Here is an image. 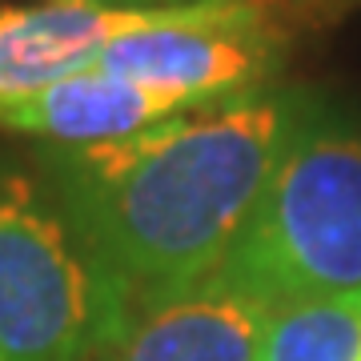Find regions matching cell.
Listing matches in <instances>:
<instances>
[{
	"instance_id": "3",
	"label": "cell",
	"mask_w": 361,
	"mask_h": 361,
	"mask_svg": "<svg viewBox=\"0 0 361 361\" xmlns=\"http://www.w3.org/2000/svg\"><path fill=\"white\" fill-rule=\"evenodd\" d=\"M217 273L273 310L361 289V133L305 125Z\"/></svg>"
},
{
	"instance_id": "6",
	"label": "cell",
	"mask_w": 361,
	"mask_h": 361,
	"mask_svg": "<svg viewBox=\"0 0 361 361\" xmlns=\"http://www.w3.org/2000/svg\"><path fill=\"white\" fill-rule=\"evenodd\" d=\"M173 8L177 4H92V0L0 8V109L20 104L56 80L92 68L116 37L161 25Z\"/></svg>"
},
{
	"instance_id": "4",
	"label": "cell",
	"mask_w": 361,
	"mask_h": 361,
	"mask_svg": "<svg viewBox=\"0 0 361 361\" xmlns=\"http://www.w3.org/2000/svg\"><path fill=\"white\" fill-rule=\"evenodd\" d=\"M281 20L257 4H177L161 25L133 28L97 56L113 77L185 92L205 104L245 97L281 61Z\"/></svg>"
},
{
	"instance_id": "2",
	"label": "cell",
	"mask_w": 361,
	"mask_h": 361,
	"mask_svg": "<svg viewBox=\"0 0 361 361\" xmlns=\"http://www.w3.org/2000/svg\"><path fill=\"white\" fill-rule=\"evenodd\" d=\"M133 297L44 177L0 157V361H92Z\"/></svg>"
},
{
	"instance_id": "5",
	"label": "cell",
	"mask_w": 361,
	"mask_h": 361,
	"mask_svg": "<svg viewBox=\"0 0 361 361\" xmlns=\"http://www.w3.org/2000/svg\"><path fill=\"white\" fill-rule=\"evenodd\" d=\"M273 305L225 273L145 301L104 361H257Z\"/></svg>"
},
{
	"instance_id": "8",
	"label": "cell",
	"mask_w": 361,
	"mask_h": 361,
	"mask_svg": "<svg viewBox=\"0 0 361 361\" xmlns=\"http://www.w3.org/2000/svg\"><path fill=\"white\" fill-rule=\"evenodd\" d=\"M257 361H361V289L281 305Z\"/></svg>"
},
{
	"instance_id": "10",
	"label": "cell",
	"mask_w": 361,
	"mask_h": 361,
	"mask_svg": "<svg viewBox=\"0 0 361 361\" xmlns=\"http://www.w3.org/2000/svg\"><path fill=\"white\" fill-rule=\"evenodd\" d=\"M297 4H305L310 13H317V4H325V0H297Z\"/></svg>"
},
{
	"instance_id": "1",
	"label": "cell",
	"mask_w": 361,
	"mask_h": 361,
	"mask_svg": "<svg viewBox=\"0 0 361 361\" xmlns=\"http://www.w3.org/2000/svg\"><path fill=\"white\" fill-rule=\"evenodd\" d=\"M301 129L297 97L245 92L121 141L56 145L40 169L141 310L225 265Z\"/></svg>"
},
{
	"instance_id": "9",
	"label": "cell",
	"mask_w": 361,
	"mask_h": 361,
	"mask_svg": "<svg viewBox=\"0 0 361 361\" xmlns=\"http://www.w3.org/2000/svg\"><path fill=\"white\" fill-rule=\"evenodd\" d=\"M193 4H257V8H269L277 0H193Z\"/></svg>"
},
{
	"instance_id": "7",
	"label": "cell",
	"mask_w": 361,
	"mask_h": 361,
	"mask_svg": "<svg viewBox=\"0 0 361 361\" xmlns=\"http://www.w3.org/2000/svg\"><path fill=\"white\" fill-rule=\"evenodd\" d=\"M193 109H205V101L137 85L92 65L77 77L49 85L28 101L0 109V129L40 137L52 145H101L153 129L169 116L193 113Z\"/></svg>"
}]
</instances>
